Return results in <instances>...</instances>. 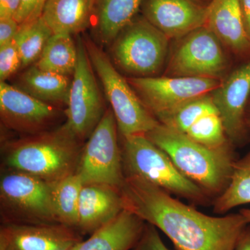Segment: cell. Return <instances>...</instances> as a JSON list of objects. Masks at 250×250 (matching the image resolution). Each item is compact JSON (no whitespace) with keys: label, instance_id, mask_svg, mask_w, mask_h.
Instances as JSON below:
<instances>
[{"label":"cell","instance_id":"5b68a950","mask_svg":"<svg viewBox=\"0 0 250 250\" xmlns=\"http://www.w3.org/2000/svg\"><path fill=\"white\" fill-rule=\"evenodd\" d=\"M83 41L123 137L146 134L154 129L160 123L136 95L129 82L118 71L111 58L88 38Z\"/></svg>","mask_w":250,"mask_h":250},{"label":"cell","instance_id":"1f68e13d","mask_svg":"<svg viewBox=\"0 0 250 250\" xmlns=\"http://www.w3.org/2000/svg\"><path fill=\"white\" fill-rule=\"evenodd\" d=\"M21 0H0V19L14 18L21 7Z\"/></svg>","mask_w":250,"mask_h":250},{"label":"cell","instance_id":"836d02e7","mask_svg":"<svg viewBox=\"0 0 250 250\" xmlns=\"http://www.w3.org/2000/svg\"><path fill=\"white\" fill-rule=\"evenodd\" d=\"M247 32L250 38V0H239Z\"/></svg>","mask_w":250,"mask_h":250},{"label":"cell","instance_id":"e575fe53","mask_svg":"<svg viewBox=\"0 0 250 250\" xmlns=\"http://www.w3.org/2000/svg\"><path fill=\"white\" fill-rule=\"evenodd\" d=\"M246 123L247 128L250 134V98L246 110Z\"/></svg>","mask_w":250,"mask_h":250},{"label":"cell","instance_id":"d6986e66","mask_svg":"<svg viewBox=\"0 0 250 250\" xmlns=\"http://www.w3.org/2000/svg\"><path fill=\"white\" fill-rule=\"evenodd\" d=\"M95 1L47 0L42 17L53 34H79L89 27Z\"/></svg>","mask_w":250,"mask_h":250},{"label":"cell","instance_id":"8992f818","mask_svg":"<svg viewBox=\"0 0 250 250\" xmlns=\"http://www.w3.org/2000/svg\"><path fill=\"white\" fill-rule=\"evenodd\" d=\"M110 46V58L118 68L134 77H149L164 67L169 39L144 17L134 18Z\"/></svg>","mask_w":250,"mask_h":250},{"label":"cell","instance_id":"484cf974","mask_svg":"<svg viewBox=\"0 0 250 250\" xmlns=\"http://www.w3.org/2000/svg\"><path fill=\"white\" fill-rule=\"evenodd\" d=\"M218 112L211 93L185 104L175 111L161 118L159 123L185 134L195 122L206 115Z\"/></svg>","mask_w":250,"mask_h":250},{"label":"cell","instance_id":"277c9868","mask_svg":"<svg viewBox=\"0 0 250 250\" xmlns=\"http://www.w3.org/2000/svg\"><path fill=\"white\" fill-rule=\"evenodd\" d=\"M123 138L121 151L125 176L139 177L168 193L197 205L210 203L212 199L201 188L186 177L168 155L146 134Z\"/></svg>","mask_w":250,"mask_h":250},{"label":"cell","instance_id":"5bb4252c","mask_svg":"<svg viewBox=\"0 0 250 250\" xmlns=\"http://www.w3.org/2000/svg\"><path fill=\"white\" fill-rule=\"evenodd\" d=\"M58 114L54 106L43 103L5 82L0 83V116L3 124L19 132L46 131Z\"/></svg>","mask_w":250,"mask_h":250},{"label":"cell","instance_id":"ba28073f","mask_svg":"<svg viewBox=\"0 0 250 250\" xmlns=\"http://www.w3.org/2000/svg\"><path fill=\"white\" fill-rule=\"evenodd\" d=\"M52 184L31 174L13 170L0 182L5 223L58 224L52 207Z\"/></svg>","mask_w":250,"mask_h":250},{"label":"cell","instance_id":"d590c367","mask_svg":"<svg viewBox=\"0 0 250 250\" xmlns=\"http://www.w3.org/2000/svg\"><path fill=\"white\" fill-rule=\"evenodd\" d=\"M240 213L246 218L248 223H250V208H242L240 210Z\"/></svg>","mask_w":250,"mask_h":250},{"label":"cell","instance_id":"7c38bea8","mask_svg":"<svg viewBox=\"0 0 250 250\" xmlns=\"http://www.w3.org/2000/svg\"><path fill=\"white\" fill-rule=\"evenodd\" d=\"M231 144L243 147L250 141L246 110L250 98V60L230 72L211 93Z\"/></svg>","mask_w":250,"mask_h":250},{"label":"cell","instance_id":"e0dca14e","mask_svg":"<svg viewBox=\"0 0 250 250\" xmlns=\"http://www.w3.org/2000/svg\"><path fill=\"white\" fill-rule=\"evenodd\" d=\"M125 210L121 190L104 184H86L81 191L77 229L92 233Z\"/></svg>","mask_w":250,"mask_h":250},{"label":"cell","instance_id":"ffe728a7","mask_svg":"<svg viewBox=\"0 0 250 250\" xmlns=\"http://www.w3.org/2000/svg\"><path fill=\"white\" fill-rule=\"evenodd\" d=\"M71 83L67 76L44 71L34 65L21 75L16 87L52 106H66Z\"/></svg>","mask_w":250,"mask_h":250},{"label":"cell","instance_id":"d4e9b609","mask_svg":"<svg viewBox=\"0 0 250 250\" xmlns=\"http://www.w3.org/2000/svg\"><path fill=\"white\" fill-rule=\"evenodd\" d=\"M53 34L42 16L20 24L14 42L22 60V67L31 65L40 58L47 41Z\"/></svg>","mask_w":250,"mask_h":250},{"label":"cell","instance_id":"f1b7e54d","mask_svg":"<svg viewBox=\"0 0 250 250\" xmlns=\"http://www.w3.org/2000/svg\"><path fill=\"white\" fill-rule=\"evenodd\" d=\"M47 0H21V7L15 19L18 24L30 22L42 16Z\"/></svg>","mask_w":250,"mask_h":250},{"label":"cell","instance_id":"9c48e42d","mask_svg":"<svg viewBox=\"0 0 250 250\" xmlns=\"http://www.w3.org/2000/svg\"><path fill=\"white\" fill-rule=\"evenodd\" d=\"M225 47L207 26L198 28L182 38L171 56L167 73L220 80L230 67Z\"/></svg>","mask_w":250,"mask_h":250},{"label":"cell","instance_id":"f546056e","mask_svg":"<svg viewBox=\"0 0 250 250\" xmlns=\"http://www.w3.org/2000/svg\"><path fill=\"white\" fill-rule=\"evenodd\" d=\"M136 247L139 250H170L161 239L157 229L148 223Z\"/></svg>","mask_w":250,"mask_h":250},{"label":"cell","instance_id":"3957f363","mask_svg":"<svg viewBox=\"0 0 250 250\" xmlns=\"http://www.w3.org/2000/svg\"><path fill=\"white\" fill-rule=\"evenodd\" d=\"M80 142L64 124L9 143L5 149V162L13 170L55 183L76 172Z\"/></svg>","mask_w":250,"mask_h":250},{"label":"cell","instance_id":"cb8c5ba5","mask_svg":"<svg viewBox=\"0 0 250 250\" xmlns=\"http://www.w3.org/2000/svg\"><path fill=\"white\" fill-rule=\"evenodd\" d=\"M248 204H250V152L237 159L228 187L212 202L217 214H225Z\"/></svg>","mask_w":250,"mask_h":250},{"label":"cell","instance_id":"7a4b0ae2","mask_svg":"<svg viewBox=\"0 0 250 250\" xmlns=\"http://www.w3.org/2000/svg\"><path fill=\"white\" fill-rule=\"evenodd\" d=\"M182 174L214 200L225 190L237 160L234 146L210 148L159 123L146 134Z\"/></svg>","mask_w":250,"mask_h":250},{"label":"cell","instance_id":"ac0fdd59","mask_svg":"<svg viewBox=\"0 0 250 250\" xmlns=\"http://www.w3.org/2000/svg\"><path fill=\"white\" fill-rule=\"evenodd\" d=\"M146 225L137 215L125 209L70 250H132L139 243Z\"/></svg>","mask_w":250,"mask_h":250},{"label":"cell","instance_id":"52a82bcc","mask_svg":"<svg viewBox=\"0 0 250 250\" xmlns=\"http://www.w3.org/2000/svg\"><path fill=\"white\" fill-rule=\"evenodd\" d=\"M118 130L114 114L108 108L82 149L76 173L83 185L104 184L121 190L125 175Z\"/></svg>","mask_w":250,"mask_h":250},{"label":"cell","instance_id":"8d00e7d4","mask_svg":"<svg viewBox=\"0 0 250 250\" xmlns=\"http://www.w3.org/2000/svg\"><path fill=\"white\" fill-rule=\"evenodd\" d=\"M132 250H139V249H138L137 247H136V248H135L134 249H133Z\"/></svg>","mask_w":250,"mask_h":250},{"label":"cell","instance_id":"7402d4cb","mask_svg":"<svg viewBox=\"0 0 250 250\" xmlns=\"http://www.w3.org/2000/svg\"><path fill=\"white\" fill-rule=\"evenodd\" d=\"M77 47L71 35L54 34L49 38L35 65L40 70L67 76L74 75Z\"/></svg>","mask_w":250,"mask_h":250},{"label":"cell","instance_id":"44dd1931","mask_svg":"<svg viewBox=\"0 0 250 250\" xmlns=\"http://www.w3.org/2000/svg\"><path fill=\"white\" fill-rule=\"evenodd\" d=\"M144 0H100L96 30L100 42L111 45L135 18Z\"/></svg>","mask_w":250,"mask_h":250},{"label":"cell","instance_id":"9a60e30c","mask_svg":"<svg viewBox=\"0 0 250 250\" xmlns=\"http://www.w3.org/2000/svg\"><path fill=\"white\" fill-rule=\"evenodd\" d=\"M144 18L170 39H182L203 27L208 6L195 0H144Z\"/></svg>","mask_w":250,"mask_h":250},{"label":"cell","instance_id":"2e32d148","mask_svg":"<svg viewBox=\"0 0 250 250\" xmlns=\"http://www.w3.org/2000/svg\"><path fill=\"white\" fill-rule=\"evenodd\" d=\"M205 25L230 52L246 62L250 60V38L239 0H212Z\"/></svg>","mask_w":250,"mask_h":250},{"label":"cell","instance_id":"603a6c76","mask_svg":"<svg viewBox=\"0 0 250 250\" xmlns=\"http://www.w3.org/2000/svg\"><path fill=\"white\" fill-rule=\"evenodd\" d=\"M83 186L76 172L52 183V207L57 223L77 229L79 205Z\"/></svg>","mask_w":250,"mask_h":250},{"label":"cell","instance_id":"6da1fadb","mask_svg":"<svg viewBox=\"0 0 250 250\" xmlns=\"http://www.w3.org/2000/svg\"><path fill=\"white\" fill-rule=\"evenodd\" d=\"M125 209L161 230L177 250H233L250 224L241 213L206 215L144 179L125 176Z\"/></svg>","mask_w":250,"mask_h":250},{"label":"cell","instance_id":"30bf717a","mask_svg":"<svg viewBox=\"0 0 250 250\" xmlns=\"http://www.w3.org/2000/svg\"><path fill=\"white\" fill-rule=\"evenodd\" d=\"M77 62L65 109V123L80 141L88 139L105 111L83 39L77 37Z\"/></svg>","mask_w":250,"mask_h":250},{"label":"cell","instance_id":"4dcf8cb0","mask_svg":"<svg viewBox=\"0 0 250 250\" xmlns=\"http://www.w3.org/2000/svg\"><path fill=\"white\" fill-rule=\"evenodd\" d=\"M19 27L14 18L0 19V47L14 42Z\"/></svg>","mask_w":250,"mask_h":250},{"label":"cell","instance_id":"d6a6232c","mask_svg":"<svg viewBox=\"0 0 250 250\" xmlns=\"http://www.w3.org/2000/svg\"><path fill=\"white\" fill-rule=\"evenodd\" d=\"M233 250H250V223L242 231Z\"/></svg>","mask_w":250,"mask_h":250},{"label":"cell","instance_id":"8fae6325","mask_svg":"<svg viewBox=\"0 0 250 250\" xmlns=\"http://www.w3.org/2000/svg\"><path fill=\"white\" fill-rule=\"evenodd\" d=\"M128 82L158 121L184 104L213 93L222 80L203 77H131Z\"/></svg>","mask_w":250,"mask_h":250},{"label":"cell","instance_id":"4fadbf2b","mask_svg":"<svg viewBox=\"0 0 250 250\" xmlns=\"http://www.w3.org/2000/svg\"><path fill=\"white\" fill-rule=\"evenodd\" d=\"M82 241L60 224L4 223L0 229V250H70Z\"/></svg>","mask_w":250,"mask_h":250},{"label":"cell","instance_id":"83f0119b","mask_svg":"<svg viewBox=\"0 0 250 250\" xmlns=\"http://www.w3.org/2000/svg\"><path fill=\"white\" fill-rule=\"evenodd\" d=\"M22 67V60L14 42L0 47V80L5 82Z\"/></svg>","mask_w":250,"mask_h":250},{"label":"cell","instance_id":"4316f807","mask_svg":"<svg viewBox=\"0 0 250 250\" xmlns=\"http://www.w3.org/2000/svg\"><path fill=\"white\" fill-rule=\"evenodd\" d=\"M185 135L195 142L214 149L233 146L227 136L219 112L202 117L189 128Z\"/></svg>","mask_w":250,"mask_h":250}]
</instances>
